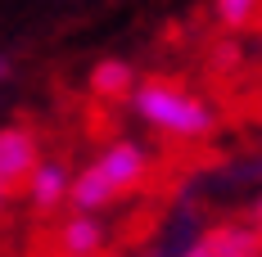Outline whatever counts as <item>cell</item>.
I'll use <instances>...</instances> for the list:
<instances>
[{
  "mask_svg": "<svg viewBox=\"0 0 262 257\" xmlns=\"http://www.w3.org/2000/svg\"><path fill=\"white\" fill-rule=\"evenodd\" d=\"M149 167H154V158H149L145 145H136V140H113V145H104V149L73 176L68 207H77V212H104V207H113L118 199H127L131 190H140L145 176H149Z\"/></svg>",
  "mask_w": 262,
  "mask_h": 257,
  "instance_id": "6da1fadb",
  "label": "cell"
},
{
  "mask_svg": "<svg viewBox=\"0 0 262 257\" xmlns=\"http://www.w3.org/2000/svg\"><path fill=\"white\" fill-rule=\"evenodd\" d=\"M131 113L158 135H172V140H204L217 131V113L199 95H190L185 86L163 77H145L131 90Z\"/></svg>",
  "mask_w": 262,
  "mask_h": 257,
  "instance_id": "7a4b0ae2",
  "label": "cell"
},
{
  "mask_svg": "<svg viewBox=\"0 0 262 257\" xmlns=\"http://www.w3.org/2000/svg\"><path fill=\"white\" fill-rule=\"evenodd\" d=\"M108 248V226L100 221V212H77L63 217L50 230V253L54 257H104Z\"/></svg>",
  "mask_w": 262,
  "mask_h": 257,
  "instance_id": "3957f363",
  "label": "cell"
},
{
  "mask_svg": "<svg viewBox=\"0 0 262 257\" xmlns=\"http://www.w3.org/2000/svg\"><path fill=\"white\" fill-rule=\"evenodd\" d=\"M36 162H41V140L32 131L27 127H0V185L9 194L27 185V176L36 172Z\"/></svg>",
  "mask_w": 262,
  "mask_h": 257,
  "instance_id": "277c9868",
  "label": "cell"
},
{
  "mask_svg": "<svg viewBox=\"0 0 262 257\" xmlns=\"http://www.w3.org/2000/svg\"><path fill=\"white\" fill-rule=\"evenodd\" d=\"M68 190H73L68 167H63V162H54V158H41V162H36V172H32L27 185H23V199H27V207H32L36 217H54V212H63V207H68Z\"/></svg>",
  "mask_w": 262,
  "mask_h": 257,
  "instance_id": "5b68a950",
  "label": "cell"
},
{
  "mask_svg": "<svg viewBox=\"0 0 262 257\" xmlns=\"http://www.w3.org/2000/svg\"><path fill=\"white\" fill-rule=\"evenodd\" d=\"M212 257H262V226L258 221H222L204 230Z\"/></svg>",
  "mask_w": 262,
  "mask_h": 257,
  "instance_id": "8992f818",
  "label": "cell"
},
{
  "mask_svg": "<svg viewBox=\"0 0 262 257\" xmlns=\"http://www.w3.org/2000/svg\"><path fill=\"white\" fill-rule=\"evenodd\" d=\"M86 81H91V95L95 100H131V90L140 86V77H136V68H131L127 59H100Z\"/></svg>",
  "mask_w": 262,
  "mask_h": 257,
  "instance_id": "52a82bcc",
  "label": "cell"
},
{
  "mask_svg": "<svg viewBox=\"0 0 262 257\" xmlns=\"http://www.w3.org/2000/svg\"><path fill=\"white\" fill-rule=\"evenodd\" d=\"M212 14L217 23L231 27V32H244L262 18V0H212Z\"/></svg>",
  "mask_w": 262,
  "mask_h": 257,
  "instance_id": "ba28073f",
  "label": "cell"
},
{
  "mask_svg": "<svg viewBox=\"0 0 262 257\" xmlns=\"http://www.w3.org/2000/svg\"><path fill=\"white\" fill-rule=\"evenodd\" d=\"M177 257H212V253H208V244H204V235H199V239H190Z\"/></svg>",
  "mask_w": 262,
  "mask_h": 257,
  "instance_id": "9c48e42d",
  "label": "cell"
},
{
  "mask_svg": "<svg viewBox=\"0 0 262 257\" xmlns=\"http://www.w3.org/2000/svg\"><path fill=\"white\" fill-rule=\"evenodd\" d=\"M212 63H217V68H231V63H235V45H222V50H217V59H212Z\"/></svg>",
  "mask_w": 262,
  "mask_h": 257,
  "instance_id": "30bf717a",
  "label": "cell"
},
{
  "mask_svg": "<svg viewBox=\"0 0 262 257\" xmlns=\"http://www.w3.org/2000/svg\"><path fill=\"white\" fill-rule=\"evenodd\" d=\"M9 77H14V59H9V54L0 50V86H5Z\"/></svg>",
  "mask_w": 262,
  "mask_h": 257,
  "instance_id": "8fae6325",
  "label": "cell"
},
{
  "mask_svg": "<svg viewBox=\"0 0 262 257\" xmlns=\"http://www.w3.org/2000/svg\"><path fill=\"white\" fill-rule=\"evenodd\" d=\"M9 199H14V194H9V190L0 185V217H5V207H9Z\"/></svg>",
  "mask_w": 262,
  "mask_h": 257,
  "instance_id": "7c38bea8",
  "label": "cell"
},
{
  "mask_svg": "<svg viewBox=\"0 0 262 257\" xmlns=\"http://www.w3.org/2000/svg\"><path fill=\"white\" fill-rule=\"evenodd\" d=\"M253 221L262 226V194H258V203H253Z\"/></svg>",
  "mask_w": 262,
  "mask_h": 257,
  "instance_id": "4fadbf2b",
  "label": "cell"
}]
</instances>
